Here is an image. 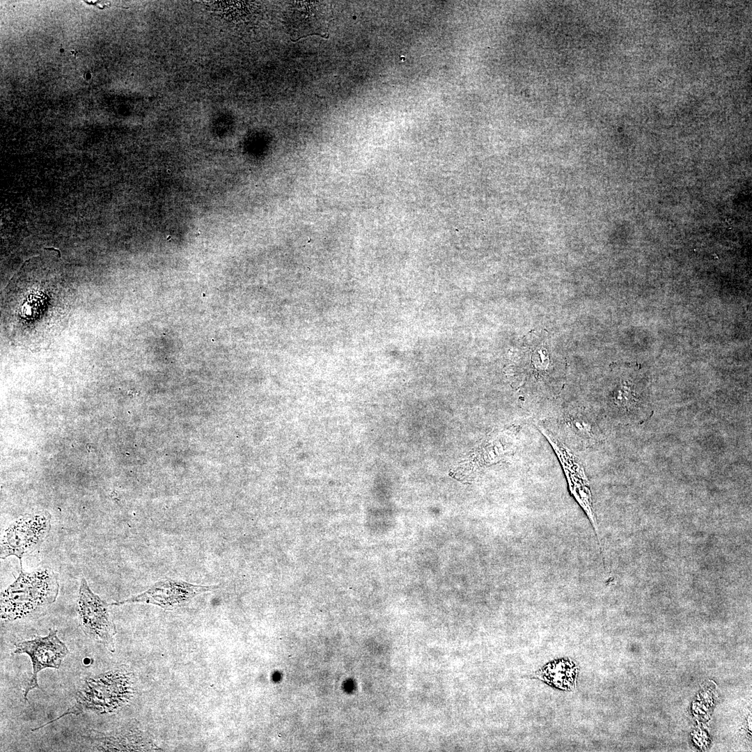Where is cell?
Wrapping results in <instances>:
<instances>
[{
    "mask_svg": "<svg viewBox=\"0 0 752 752\" xmlns=\"http://www.w3.org/2000/svg\"><path fill=\"white\" fill-rule=\"evenodd\" d=\"M58 590V575L52 569L26 572L20 565L18 577L1 594V621L36 618L56 601Z\"/></svg>",
    "mask_w": 752,
    "mask_h": 752,
    "instance_id": "cell-1",
    "label": "cell"
},
{
    "mask_svg": "<svg viewBox=\"0 0 752 752\" xmlns=\"http://www.w3.org/2000/svg\"><path fill=\"white\" fill-rule=\"evenodd\" d=\"M133 694L132 675L122 667L88 677L77 690L75 703L71 707L61 716L40 727L32 728L31 730H38L70 714L79 715L85 712L104 714L115 712L131 700Z\"/></svg>",
    "mask_w": 752,
    "mask_h": 752,
    "instance_id": "cell-2",
    "label": "cell"
},
{
    "mask_svg": "<svg viewBox=\"0 0 752 752\" xmlns=\"http://www.w3.org/2000/svg\"><path fill=\"white\" fill-rule=\"evenodd\" d=\"M564 359L544 347L529 349L517 359L515 376L525 398L540 401L556 397L565 379Z\"/></svg>",
    "mask_w": 752,
    "mask_h": 752,
    "instance_id": "cell-3",
    "label": "cell"
},
{
    "mask_svg": "<svg viewBox=\"0 0 752 752\" xmlns=\"http://www.w3.org/2000/svg\"><path fill=\"white\" fill-rule=\"evenodd\" d=\"M109 604L95 594L85 578H81L78 594L77 613L80 627L88 637L115 652L116 625Z\"/></svg>",
    "mask_w": 752,
    "mask_h": 752,
    "instance_id": "cell-4",
    "label": "cell"
},
{
    "mask_svg": "<svg viewBox=\"0 0 752 752\" xmlns=\"http://www.w3.org/2000/svg\"><path fill=\"white\" fill-rule=\"evenodd\" d=\"M51 528V516L47 511L26 514L10 524L1 539V559L15 556L22 558L38 548Z\"/></svg>",
    "mask_w": 752,
    "mask_h": 752,
    "instance_id": "cell-5",
    "label": "cell"
},
{
    "mask_svg": "<svg viewBox=\"0 0 752 752\" xmlns=\"http://www.w3.org/2000/svg\"><path fill=\"white\" fill-rule=\"evenodd\" d=\"M13 653L26 654L32 661L33 673L26 683L23 691L24 700L27 701L29 693L34 689L40 688L38 682V673L48 668L58 669L69 650L58 637L57 630L49 629L45 636H36L33 639L17 643Z\"/></svg>",
    "mask_w": 752,
    "mask_h": 752,
    "instance_id": "cell-6",
    "label": "cell"
},
{
    "mask_svg": "<svg viewBox=\"0 0 752 752\" xmlns=\"http://www.w3.org/2000/svg\"><path fill=\"white\" fill-rule=\"evenodd\" d=\"M218 588L219 586H199L183 581L166 579L156 582L139 595L127 600L113 602L111 605L146 603L157 605L165 609H173L187 604L198 594Z\"/></svg>",
    "mask_w": 752,
    "mask_h": 752,
    "instance_id": "cell-7",
    "label": "cell"
},
{
    "mask_svg": "<svg viewBox=\"0 0 752 752\" xmlns=\"http://www.w3.org/2000/svg\"><path fill=\"white\" fill-rule=\"evenodd\" d=\"M556 430L565 442L574 448L592 446L600 439L593 414L582 407H567L554 418Z\"/></svg>",
    "mask_w": 752,
    "mask_h": 752,
    "instance_id": "cell-8",
    "label": "cell"
},
{
    "mask_svg": "<svg viewBox=\"0 0 752 752\" xmlns=\"http://www.w3.org/2000/svg\"><path fill=\"white\" fill-rule=\"evenodd\" d=\"M288 11L287 28L292 41L311 35L324 37L327 16L317 1H295Z\"/></svg>",
    "mask_w": 752,
    "mask_h": 752,
    "instance_id": "cell-9",
    "label": "cell"
},
{
    "mask_svg": "<svg viewBox=\"0 0 752 752\" xmlns=\"http://www.w3.org/2000/svg\"><path fill=\"white\" fill-rule=\"evenodd\" d=\"M577 674V666L572 661L561 659L546 664L537 676L552 687L569 691L575 687Z\"/></svg>",
    "mask_w": 752,
    "mask_h": 752,
    "instance_id": "cell-10",
    "label": "cell"
},
{
    "mask_svg": "<svg viewBox=\"0 0 752 752\" xmlns=\"http://www.w3.org/2000/svg\"><path fill=\"white\" fill-rule=\"evenodd\" d=\"M88 1L91 2L93 4H95L99 8H104L105 7L109 6V2H108V1H105V2L104 1Z\"/></svg>",
    "mask_w": 752,
    "mask_h": 752,
    "instance_id": "cell-11",
    "label": "cell"
}]
</instances>
